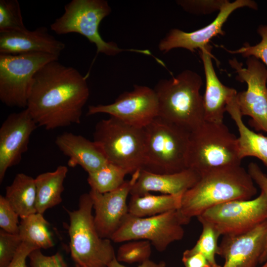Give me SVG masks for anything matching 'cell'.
<instances>
[{
  "instance_id": "obj_1",
  "label": "cell",
  "mask_w": 267,
  "mask_h": 267,
  "mask_svg": "<svg viewBox=\"0 0 267 267\" xmlns=\"http://www.w3.org/2000/svg\"><path fill=\"white\" fill-rule=\"evenodd\" d=\"M89 95L87 78L55 60L36 73L26 108L38 127L54 130L80 124Z\"/></svg>"
},
{
  "instance_id": "obj_2",
  "label": "cell",
  "mask_w": 267,
  "mask_h": 267,
  "mask_svg": "<svg viewBox=\"0 0 267 267\" xmlns=\"http://www.w3.org/2000/svg\"><path fill=\"white\" fill-rule=\"evenodd\" d=\"M257 189L250 175L241 165L205 172L182 196L179 210L186 218L197 217L215 206L237 200H249Z\"/></svg>"
},
{
  "instance_id": "obj_3",
  "label": "cell",
  "mask_w": 267,
  "mask_h": 267,
  "mask_svg": "<svg viewBox=\"0 0 267 267\" xmlns=\"http://www.w3.org/2000/svg\"><path fill=\"white\" fill-rule=\"evenodd\" d=\"M201 77L185 70L169 79L159 81L154 89L159 117L191 132L205 121Z\"/></svg>"
},
{
  "instance_id": "obj_4",
  "label": "cell",
  "mask_w": 267,
  "mask_h": 267,
  "mask_svg": "<svg viewBox=\"0 0 267 267\" xmlns=\"http://www.w3.org/2000/svg\"><path fill=\"white\" fill-rule=\"evenodd\" d=\"M145 154L142 169L172 174L188 168L190 132L159 116L144 128Z\"/></svg>"
},
{
  "instance_id": "obj_5",
  "label": "cell",
  "mask_w": 267,
  "mask_h": 267,
  "mask_svg": "<svg viewBox=\"0 0 267 267\" xmlns=\"http://www.w3.org/2000/svg\"><path fill=\"white\" fill-rule=\"evenodd\" d=\"M92 209L90 196L85 193L79 198L77 210H67L70 254L76 267H108L116 257L111 240L97 232Z\"/></svg>"
},
{
  "instance_id": "obj_6",
  "label": "cell",
  "mask_w": 267,
  "mask_h": 267,
  "mask_svg": "<svg viewBox=\"0 0 267 267\" xmlns=\"http://www.w3.org/2000/svg\"><path fill=\"white\" fill-rule=\"evenodd\" d=\"M238 137L223 123L204 121L190 132L187 152L188 168L200 175L223 167L241 165Z\"/></svg>"
},
{
  "instance_id": "obj_7",
  "label": "cell",
  "mask_w": 267,
  "mask_h": 267,
  "mask_svg": "<svg viewBox=\"0 0 267 267\" xmlns=\"http://www.w3.org/2000/svg\"><path fill=\"white\" fill-rule=\"evenodd\" d=\"M111 10L105 0H72L64 6V13L50 25V29L58 35L75 33L84 36L95 45L97 54L114 56L126 51L154 57L148 49L121 48L115 43L102 38L99 24Z\"/></svg>"
},
{
  "instance_id": "obj_8",
  "label": "cell",
  "mask_w": 267,
  "mask_h": 267,
  "mask_svg": "<svg viewBox=\"0 0 267 267\" xmlns=\"http://www.w3.org/2000/svg\"><path fill=\"white\" fill-rule=\"evenodd\" d=\"M93 138L108 162L122 167L129 174L142 169L145 154L144 128L110 116L97 123Z\"/></svg>"
},
{
  "instance_id": "obj_9",
  "label": "cell",
  "mask_w": 267,
  "mask_h": 267,
  "mask_svg": "<svg viewBox=\"0 0 267 267\" xmlns=\"http://www.w3.org/2000/svg\"><path fill=\"white\" fill-rule=\"evenodd\" d=\"M59 56L44 53H0V99L6 106L27 108L37 72Z\"/></svg>"
},
{
  "instance_id": "obj_10",
  "label": "cell",
  "mask_w": 267,
  "mask_h": 267,
  "mask_svg": "<svg viewBox=\"0 0 267 267\" xmlns=\"http://www.w3.org/2000/svg\"><path fill=\"white\" fill-rule=\"evenodd\" d=\"M190 220L179 209L148 217H136L129 213L111 240L120 243L145 240L150 241L156 250L163 252L171 243L182 239L183 226Z\"/></svg>"
},
{
  "instance_id": "obj_11",
  "label": "cell",
  "mask_w": 267,
  "mask_h": 267,
  "mask_svg": "<svg viewBox=\"0 0 267 267\" xmlns=\"http://www.w3.org/2000/svg\"><path fill=\"white\" fill-rule=\"evenodd\" d=\"M200 222L213 226L221 235L246 232L267 220V202L264 194L249 200H237L213 207L197 217Z\"/></svg>"
},
{
  "instance_id": "obj_12",
  "label": "cell",
  "mask_w": 267,
  "mask_h": 267,
  "mask_svg": "<svg viewBox=\"0 0 267 267\" xmlns=\"http://www.w3.org/2000/svg\"><path fill=\"white\" fill-rule=\"evenodd\" d=\"M229 63L237 74V80L247 85L246 90L237 94L242 116L250 117L251 126L267 133V68L253 56L247 58V68L235 58L229 60Z\"/></svg>"
},
{
  "instance_id": "obj_13",
  "label": "cell",
  "mask_w": 267,
  "mask_h": 267,
  "mask_svg": "<svg viewBox=\"0 0 267 267\" xmlns=\"http://www.w3.org/2000/svg\"><path fill=\"white\" fill-rule=\"evenodd\" d=\"M104 113L130 125L144 128L158 116V101L154 89L135 85L109 104L88 106L87 115Z\"/></svg>"
},
{
  "instance_id": "obj_14",
  "label": "cell",
  "mask_w": 267,
  "mask_h": 267,
  "mask_svg": "<svg viewBox=\"0 0 267 267\" xmlns=\"http://www.w3.org/2000/svg\"><path fill=\"white\" fill-rule=\"evenodd\" d=\"M38 126L27 108L10 114L0 128V182L7 170L21 162Z\"/></svg>"
},
{
  "instance_id": "obj_15",
  "label": "cell",
  "mask_w": 267,
  "mask_h": 267,
  "mask_svg": "<svg viewBox=\"0 0 267 267\" xmlns=\"http://www.w3.org/2000/svg\"><path fill=\"white\" fill-rule=\"evenodd\" d=\"M247 7L258 9V4L252 0H226L216 18L209 25L196 31L186 32L178 29H171L158 44L160 51L165 53L175 48H183L192 52L208 44L214 37L223 35V24L228 17L238 8Z\"/></svg>"
},
{
  "instance_id": "obj_16",
  "label": "cell",
  "mask_w": 267,
  "mask_h": 267,
  "mask_svg": "<svg viewBox=\"0 0 267 267\" xmlns=\"http://www.w3.org/2000/svg\"><path fill=\"white\" fill-rule=\"evenodd\" d=\"M140 170L132 174L129 180L117 189L100 193L90 189L89 192L94 210V222L99 236L109 239L118 229L129 214L127 198L136 182Z\"/></svg>"
},
{
  "instance_id": "obj_17",
  "label": "cell",
  "mask_w": 267,
  "mask_h": 267,
  "mask_svg": "<svg viewBox=\"0 0 267 267\" xmlns=\"http://www.w3.org/2000/svg\"><path fill=\"white\" fill-rule=\"evenodd\" d=\"M267 236V220L246 232L223 236L218 254L224 259L222 267H256Z\"/></svg>"
},
{
  "instance_id": "obj_18",
  "label": "cell",
  "mask_w": 267,
  "mask_h": 267,
  "mask_svg": "<svg viewBox=\"0 0 267 267\" xmlns=\"http://www.w3.org/2000/svg\"><path fill=\"white\" fill-rule=\"evenodd\" d=\"M65 44L44 26L34 30L0 33V53L12 55L44 53L59 56Z\"/></svg>"
},
{
  "instance_id": "obj_19",
  "label": "cell",
  "mask_w": 267,
  "mask_h": 267,
  "mask_svg": "<svg viewBox=\"0 0 267 267\" xmlns=\"http://www.w3.org/2000/svg\"><path fill=\"white\" fill-rule=\"evenodd\" d=\"M200 177L199 173L191 168L172 174H155L141 169L130 194L142 196L155 191L162 194L182 195L197 183Z\"/></svg>"
},
{
  "instance_id": "obj_20",
  "label": "cell",
  "mask_w": 267,
  "mask_h": 267,
  "mask_svg": "<svg viewBox=\"0 0 267 267\" xmlns=\"http://www.w3.org/2000/svg\"><path fill=\"white\" fill-rule=\"evenodd\" d=\"M212 46L207 45L199 49L206 78V89L203 98L204 120L212 123H223L224 113L229 98L237 91L220 81L212 63Z\"/></svg>"
},
{
  "instance_id": "obj_21",
  "label": "cell",
  "mask_w": 267,
  "mask_h": 267,
  "mask_svg": "<svg viewBox=\"0 0 267 267\" xmlns=\"http://www.w3.org/2000/svg\"><path fill=\"white\" fill-rule=\"evenodd\" d=\"M55 143L69 158L68 166H81L88 174L95 172L108 163L97 145L81 135L64 132L57 135Z\"/></svg>"
},
{
  "instance_id": "obj_22",
  "label": "cell",
  "mask_w": 267,
  "mask_h": 267,
  "mask_svg": "<svg viewBox=\"0 0 267 267\" xmlns=\"http://www.w3.org/2000/svg\"><path fill=\"white\" fill-rule=\"evenodd\" d=\"M237 94L228 100L226 111L235 122L238 131L239 157L241 160L246 157H256L267 168V136L254 132L244 123L237 101Z\"/></svg>"
},
{
  "instance_id": "obj_23",
  "label": "cell",
  "mask_w": 267,
  "mask_h": 267,
  "mask_svg": "<svg viewBox=\"0 0 267 267\" xmlns=\"http://www.w3.org/2000/svg\"><path fill=\"white\" fill-rule=\"evenodd\" d=\"M68 172L67 166L59 165L54 171L42 173L35 178L37 213L43 214L62 202L63 183Z\"/></svg>"
},
{
  "instance_id": "obj_24",
  "label": "cell",
  "mask_w": 267,
  "mask_h": 267,
  "mask_svg": "<svg viewBox=\"0 0 267 267\" xmlns=\"http://www.w3.org/2000/svg\"><path fill=\"white\" fill-rule=\"evenodd\" d=\"M4 197L21 219L37 213L35 181L31 176L17 174L5 188Z\"/></svg>"
},
{
  "instance_id": "obj_25",
  "label": "cell",
  "mask_w": 267,
  "mask_h": 267,
  "mask_svg": "<svg viewBox=\"0 0 267 267\" xmlns=\"http://www.w3.org/2000/svg\"><path fill=\"white\" fill-rule=\"evenodd\" d=\"M182 195L146 193L131 195L128 203L129 213L138 217H148L179 209Z\"/></svg>"
},
{
  "instance_id": "obj_26",
  "label": "cell",
  "mask_w": 267,
  "mask_h": 267,
  "mask_svg": "<svg viewBox=\"0 0 267 267\" xmlns=\"http://www.w3.org/2000/svg\"><path fill=\"white\" fill-rule=\"evenodd\" d=\"M49 224L43 214L38 213L32 214L21 219L18 234L22 242L36 249H47L54 246L47 229Z\"/></svg>"
},
{
  "instance_id": "obj_27",
  "label": "cell",
  "mask_w": 267,
  "mask_h": 267,
  "mask_svg": "<svg viewBox=\"0 0 267 267\" xmlns=\"http://www.w3.org/2000/svg\"><path fill=\"white\" fill-rule=\"evenodd\" d=\"M128 174L125 169L108 163L99 170L88 174L87 181L91 190L104 193L119 188L125 182Z\"/></svg>"
},
{
  "instance_id": "obj_28",
  "label": "cell",
  "mask_w": 267,
  "mask_h": 267,
  "mask_svg": "<svg viewBox=\"0 0 267 267\" xmlns=\"http://www.w3.org/2000/svg\"><path fill=\"white\" fill-rule=\"evenodd\" d=\"M202 231L195 245L190 249L191 252L202 254L207 260L211 267H222L216 260L218 254V239L221 236L217 230L211 224L206 222H200Z\"/></svg>"
},
{
  "instance_id": "obj_29",
  "label": "cell",
  "mask_w": 267,
  "mask_h": 267,
  "mask_svg": "<svg viewBox=\"0 0 267 267\" xmlns=\"http://www.w3.org/2000/svg\"><path fill=\"white\" fill-rule=\"evenodd\" d=\"M151 244L145 240H134L121 245L116 254L118 261L127 264H141L149 260Z\"/></svg>"
},
{
  "instance_id": "obj_30",
  "label": "cell",
  "mask_w": 267,
  "mask_h": 267,
  "mask_svg": "<svg viewBox=\"0 0 267 267\" xmlns=\"http://www.w3.org/2000/svg\"><path fill=\"white\" fill-rule=\"evenodd\" d=\"M27 29L17 0H0V33Z\"/></svg>"
},
{
  "instance_id": "obj_31",
  "label": "cell",
  "mask_w": 267,
  "mask_h": 267,
  "mask_svg": "<svg viewBox=\"0 0 267 267\" xmlns=\"http://www.w3.org/2000/svg\"><path fill=\"white\" fill-rule=\"evenodd\" d=\"M257 32L262 40L256 45H251L248 43H245L241 48L235 50L222 47L231 54H240L243 57L253 56L260 59L267 67V24L259 26Z\"/></svg>"
},
{
  "instance_id": "obj_32",
  "label": "cell",
  "mask_w": 267,
  "mask_h": 267,
  "mask_svg": "<svg viewBox=\"0 0 267 267\" xmlns=\"http://www.w3.org/2000/svg\"><path fill=\"white\" fill-rule=\"evenodd\" d=\"M19 234L0 230V267H7L22 244Z\"/></svg>"
},
{
  "instance_id": "obj_33",
  "label": "cell",
  "mask_w": 267,
  "mask_h": 267,
  "mask_svg": "<svg viewBox=\"0 0 267 267\" xmlns=\"http://www.w3.org/2000/svg\"><path fill=\"white\" fill-rule=\"evenodd\" d=\"M226 0H178L177 3L194 14H208L220 11Z\"/></svg>"
},
{
  "instance_id": "obj_34",
  "label": "cell",
  "mask_w": 267,
  "mask_h": 267,
  "mask_svg": "<svg viewBox=\"0 0 267 267\" xmlns=\"http://www.w3.org/2000/svg\"><path fill=\"white\" fill-rule=\"evenodd\" d=\"M19 216L5 197L0 196V227L1 229L14 234H19Z\"/></svg>"
},
{
  "instance_id": "obj_35",
  "label": "cell",
  "mask_w": 267,
  "mask_h": 267,
  "mask_svg": "<svg viewBox=\"0 0 267 267\" xmlns=\"http://www.w3.org/2000/svg\"><path fill=\"white\" fill-rule=\"evenodd\" d=\"M28 258L31 267H69L59 252L51 256L43 254L41 249L33 251Z\"/></svg>"
},
{
  "instance_id": "obj_36",
  "label": "cell",
  "mask_w": 267,
  "mask_h": 267,
  "mask_svg": "<svg viewBox=\"0 0 267 267\" xmlns=\"http://www.w3.org/2000/svg\"><path fill=\"white\" fill-rule=\"evenodd\" d=\"M247 171L254 182L261 189L267 199V176L260 169L257 164L251 162L248 166ZM267 260V236L264 251L260 258L259 263L263 264Z\"/></svg>"
},
{
  "instance_id": "obj_37",
  "label": "cell",
  "mask_w": 267,
  "mask_h": 267,
  "mask_svg": "<svg viewBox=\"0 0 267 267\" xmlns=\"http://www.w3.org/2000/svg\"><path fill=\"white\" fill-rule=\"evenodd\" d=\"M182 262L184 267H211L202 254L191 252L189 249L183 252Z\"/></svg>"
},
{
  "instance_id": "obj_38",
  "label": "cell",
  "mask_w": 267,
  "mask_h": 267,
  "mask_svg": "<svg viewBox=\"0 0 267 267\" xmlns=\"http://www.w3.org/2000/svg\"><path fill=\"white\" fill-rule=\"evenodd\" d=\"M37 249L31 245L22 242L7 267H27L26 259L31 252Z\"/></svg>"
},
{
  "instance_id": "obj_39",
  "label": "cell",
  "mask_w": 267,
  "mask_h": 267,
  "mask_svg": "<svg viewBox=\"0 0 267 267\" xmlns=\"http://www.w3.org/2000/svg\"><path fill=\"white\" fill-rule=\"evenodd\" d=\"M108 267H127L117 261L116 257L109 263ZM137 267H166V264L163 261L158 263L155 262L150 259L139 265Z\"/></svg>"
},
{
  "instance_id": "obj_40",
  "label": "cell",
  "mask_w": 267,
  "mask_h": 267,
  "mask_svg": "<svg viewBox=\"0 0 267 267\" xmlns=\"http://www.w3.org/2000/svg\"><path fill=\"white\" fill-rule=\"evenodd\" d=\"M264 263L262 266L259 267H267V260Z\"/></svg>"
}]
</instances>
